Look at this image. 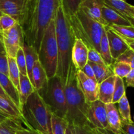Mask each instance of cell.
Returning a JSON list of instances; mask_svg holds the SVG:
<instances>
[{"label":"cell","mask_w":134,"mask_h":134,"mask_svg":"<svg viewBox=\"0 0 134 134\" xmlns=\"http://www.w3.org/2000/svg\"><path fill=\"white\" fill-rule=\"evenodd\" d=\"M65 134H75L74 126L72 124H68V126L65 131Z\"/></svg>","instance_id":"cell-47"},{"label":"cell","mask_w":134,"mask_h":134,"mask_svg":"<svg viewBox=\"0 0 134 134\" xmlns=\"http://www.w3.org/2000/svg\"><path fill=\"white\" fill-rule=\"evenodd\" d=\"M88 64L92 67L94 71L96 80L98 84H100L111 76L114 75L112 65H98L88 61Z\"/></svg>","instance_id":"cell-24"},{"label":"cell","mask_w":134,"mask_h":134,"mask_svg":"<svg viewBox=\"0 0 134 134\" xmlns=\"http://www.w3.org/2000/svg\"><path fill=\"white\" fill-rule=\"evenodd\" d=\"M22 124L25 125L23 118H7L0 122V134H17V132L24 127Z\"/></svg>","instance_id":"cell-19"},{"label":"cell","mask_w":134,"mask_h":134,"mask_svg":"<svg viewBox=\"0 0 134 134\" xmlns=\"http://www.w3.org/2000/svg\"><path fill=\"white\" fill-rule=\"evenodd\" d=\"M23 50L26 58L27 76L32 83V70L35 62L39 60L38 53L34 47L27 45L26 43H24Z\"/></svg>","instance_id":"cell-23"},{"label":"cell","mask_w":134,"mask_h":134,"mask_svg":"<svg viewBox=\"0 0 134 134\" xmlns=\"http://www.w3.org/2000/svg\"><path fill=\"white\" fill-rule=\"evenodd\" d=\"M54 22L58 53L56 76L65 82L71 63L72 49L75 37L62 3L56 11Z\"/></svg>","instance_id":"cell-2"},{"label":"cell","mask_w":134,"mask_h":134,"mask_svg":"<svg viewBox=\"0 0 134 134\" xmlns=\"http://www.w3.org/2000/svg\"><path fill=\"white\" fill-rule=\"evenodd\" d=\"M8 69L9 78L14 85L19 93L20 89V71L17 66L16 59L8 56Z\"/></svg>","instance_id":"cell-26"},{"label":"cell","mask_w":134,"mask_h":134,"mask_svg":"<svg viewBox=\"0 0 134 134\" xmlns=\"http://www.w3.org/2000/svg\"><path fill=\"white\" fill-rule=\"evenodd\" d=\"M102 17L108 26H132L126 18L105 5L102 7Z\"/></svg>","instance_id":"cell-17"},{"label":"cell","mask_w":134,"mask_h":134,"mask_svg":"<svg viewBox=\"0 0 134 134\" xmlns=\"http://www.w3.org/2000/svg\"><path fill=\"white\" fill-rule=\"evenodd\" d=\"M0 85L10 100L20 110V98L18 90L12 83L9 77L1 73H0Z\"/></svg>","instance_id":"cell-22"},{"label":"cell","mask_w":134,"mask_h":134,"mask_svg":"<svg viewBox=\"0 0 134 134\" xmlns=\"http://www.w3.org/2000/svg\"><path fill=\"white\" fill-rule=\"evenodd\" d=\"M116 76H111L99 84V96L98 100L105 104L112 103Z\"/></svg>","instance_id":"cell-16"},{"label":"cell","mask_w":134,"mask_h":134,"mask_svg":"<svg viewBox=\"0 0 134 134\" xmlns=\"http://www.w3.org/2000/svg\"><path fill=\"white\" fill-rule=\"evenodd\" d=\"M68 124L69 123L66 119L59 117L52 114L51 126H52V134H65V131L68 128Z\"/></svg>","instance_id":"cell-29"},{"label":"cell","mask_w":134,"mask_h":134,"mask_svg":"<svg viewBox=\"0 0 134 134\" xmlns=\"http://www.w3.org/2000/svg\"><path fill=\"white\" fill-rule=\"evenodd\" d=\"M57 10L53 0H37L31 6L24 7L18 23L22 27L24 43L38 52L46 29L54 19Z\"/></svg>","instance_id":"cell-1"},{"label":"cell","mask_w":134,"mask_h":134,"mask_svg":"<svg viewBox=\"0 0 134 134\" xmlns=\"http://www.w3.org/2000/svg\"><path fill=\"white\" fill-rule=\"evenodd\" d=\"M7 118H9V116H6V115H3V113H0V122L2 121H3V120H5V119H7Z\"/></svg>","instance_id":"cell-49"},{"label":"cell","mask_w":134,"mask_h":134,"mask_svg":"<svg viewBox=\"0 0 134 134\" xmlns=\"http://www.w3.org/2000/svg\"><path fill=\"white\" fill-rule=\"evenodd\" d=\"M123 38V39L124 40V41L126 43V44H128L129 48L130 49L134 51V39H128V38H126L124 37L121 36Z\"/></svg>","instance_id":"cell-46"},{"label":"cell","mask_w":134,"mask_h":134,"mask_svg":"<svg viewBox=\"0 0 134 134\" xmlns=\"http://www.w3.org/2000/svg\"><path fill=\"white\" fill-rule=\"evenodd\" d=\"M0 98H3V99H6V100H7L8 102H10V103H12V104H13V105H14V103H13V102H12V101L10 100V98H9V97L7 95L6 93L5 92V91H4V90H3V88L1 87V85H0Z\"/></svg>","instance_id":"cell-45"},{"label":"cell","mask_w":134,"mask_h":134,"mask_svg":"<svg viewBox=\"0 0 134 134\" xmlns=\"http://www.w3.org/2000/svg\"><path fill=\"white\" fill-rule=\"evenodd\" d=\"M123 1H126V0H123Z\"/></svg>","instance_id":"cell-52"},{"label":"cell","mask_w":134,"mask_h":134,"mask_svg":"<svg viewBox=\"0 0 134 134\" xmlns=\"http://www.w3.org/2000/svg\"><path fill=\"white\" fill-rule=\"evenodd\" d=\"M126 19L129 21L131 25L134 27V18H126Z\"/></svg>","instance_id":"cell-50"},{"label":"cell","mask_w":134,"mask_h":134,"mask_svg":"<svg viewBox=\"0 0 134 134\" xmlns=\"http://www.w3.org/2000/svg\"><path fill=\"white\" fill-rule=\"evenodd\" d=\"M2 14H3V13H1V12H0V16H1V15H2Z\"/></svg>","instance_id":"cell-51"},{"label":"cell","mask_w":134,"mask_h":134,"mask_svg":"<svg viewBox=\"0 0 134 134\" xmlns=\"http://www.w3.org/2000/svg\"><path fill=\"white\" fill-rule=\"evenodd\" d=\"M112 67L114 75L122 79L126 78L130 71L132 70L130 65L123 62L115 61Z\"/></svg>","instance_id":"cell-31"},{"label":"cell","mask_w":134,"mask_h":134,"mask_svg":"<svg viewBox=\"0 0 134 134\" xmlns=\"http://www.w3.org/2000/svg\"><path fill=\"white\" fill-rule=\"evenodd\" d=\"M88 61L94 63V64H98V65H106L102 58L100 53L94 48L88 49Z\"/></svg>","instance_id":"cell-38"},{"label":"cell","mask_w":134,"mask_h":134,"mask_svg":"<svg viewBox=\"0 0 134 134\" xmlns=\"http://www.w3.org/2000/svg\"><path fill=\"white\" fill-rule=\"evenodd\" d=\"M52 114L66 118L67 104L64 91V82L58 76L48 79L43 88L38 91Z\"/></svg>","instance_id":"cell-7"},{"label":"cell","mask_w":134,"mask_h":134,"mask_svg":"<svg viewBox=\"0 0 134 134\" xmlns=\"http://www.w3.org/2000/svg\"><path fill=\"white\" fill-rule=\"evenodd\" d=\"M115 32L117 33L120 36L126 38L134 39V27L132 26H116L111 25L109 26Z\"/></svg>","instance_id":"cell-34"},{"label":"cell","mask_w":134,"mask_h":134,"mask_svg":"<svg viewBox=\"0 0 134 134\" xmlns=\"http://www.w3.org/2000/svg\"><path fill=\"white\" fill-rule=\"evenodd\" d=\"M84 0H62L63 8L68 18L73 16L77 13L81 3Z\"/></svg>","instance_id":"cell-30"},{"label":"cell","mask_w":134,"mask_h":134,"mask_svg":"<svg viewBox=\"0 0 134 134\" xmlns=\"http://www.w3.org/2000/svg\"><path fill=\"white\" fill-rule=\"evenodd\" d=\"M124 94H126V91L123 79L116 76L112 103L114 104L118 103Z\"/></svg>","instance_id":"cell-32"},{"label":"cell","mask_w":134,"mask_h":134,"mask_svg":"<svg viewBox=\"0 0 134 134\" xmlns=\"http://www.w3.org/2000/svg\"><path fill=\"white\" fill-rule=\"evenodd\" d=\"M0 113L9 117L22 118L19 109L2 98H0Z\"/></svg>","instance_id":"cell-27"},{"label":"cell","mask_w":134,"mask_h":134,"mask_svg":"<svg viewBox=\"0 0 134 134\" xmlns=\"http://www.w3.org/2000/svg\"><path fill=\"white\" fill-rule=\"evenodd\" d=\"M17 134H42L41 132H38V131L35 130L30 129V128H27V127H23L21 128L18 132Z\"/></svg>","instance_id":"cell-44"},{"label":"cell","mask_w":134,"mask_h":134,"mask_svg":"<svg viewBox=\"0 0 134 134\" xmlns=\"http://www.w3.org/2000/svg\"><path fill=\"white\" fill-rule=\"evenodd\" d=\"M37 0H26V1H25L24 7L31 6V5H34V4H35V3L37 2Z\"/></svg>","instance_id":"cell-48"},{"label":"cell","mask_w":134,"mask_h":134,"mask_svg":"<svg viewBox=\"0 0 134 134\" xmlns=\"http://www.w3.org/2000/svg\"><path fill=\"white\" fill-rule=\"evenodd\" d=\"M92 134H115L109 128H92Z\"/></svg>","instance_id":"cell-42"},{"label":"cell","mask_w":134,"mask_h":134,"mask_svg":"<svg viewBox=\"0 0 134 134\" xmlns=\"http://www.w3.org/2000/svg\"><path fill=\"white\" fill-rule=\"evenodd\" d=\"M104 4L124 18H133L134 6L123 0H103Z\"/></svg>","instance_id":"cell-18"},{"label":"cell","mask_w":134,"mask_h":134,"mask_svg":"<svg viewBox=\"0 0 134 134\" xmlns=\"http://www.w3.org/2000/svg\"><path fill=\"white\" fill-rule=\"evenodd\" d=\"M105 30L109 41L111 57L115 61L130 48L123 38L111 27L109 26H105Z\"/></svg>","instance_id":"cell-11"},{"label":"cell","mask_w":134,"mask_h":134,"mask_svg":"<svg viewBox=\"0 0 134 134\" xmlns=\"http://www.w3.org/2000/svg\"><path fill=\"white\" fill-rule=\"evenodd\" d=\"M122 134H134V122H126L121 120Z\"/></svg>","instance_id":"cell-39"},{"label":"cell","mask_w":134,"mask_h":134,"mask_svg":"<svg viewBox=\"0 0 134 134\" xmlns=\"http://www.w3.org/2000/svg\"><path fill=\"white\" fill-rule=\"evenodd\" d=\"M119 103V113L121 118L122 121L126 122H132V120L131 118L130 106L129 102L126 94H124L121 99L118 102Z\"/></svg>","instance_id":"cell-28"},{"label":"cell","mask_w":134,"mask_h":134,"mask_svg":"<svg viewBox=\"0 0 134 134\" xmlns=\"http://www.w3.org/2000/svg\"><path fill=\"white\" fill-rule=\"evenodd\" d=\"M34 86L31 81H30L27 75H23L20 73V89H19V98H20V111H22V107L26 103L31 94L35 91ZM22 114V113H21Z\"/></svg>","instance_id":"cell-20"},{"label":"cell","mask_w":134,"mask_h":134,"mask_svg":"<svg viewBox=\"0 0 134 134\" xmlns=\"http://www.w3.org/2000/svg\"><path fill=\"white\" fill-rule=\"evenodd\" d=\"M76 73L77 69L71 62L64 82L67 104L65 119L69 124L73 126L90 125L87 120L89 103L86 102L83 94L79 88Z\"/></svg>","instance_id":"cell-3"},{"label":"cell","mask_w":134,"mask_h":134,"mask_svg":"<svg viewBox=\"0 0 134 134\" xmlns=\"http://www.w3.org/2000/svg\"><path fill=\"white\" fill-rule=\"evenodd\" d=\"M27 128L42 134H52L51 126L52 113L38 91L30 95L21 111Z\"/></svg>","instance_id":"cell-4"},{"label":"cell","mask_w":134,"mask_h":134,"mask_svg":"<svg viewBox=\"0 0 134 134\" xmlns=\"http://www.w3.org/2000/svg\"><path fill=\"white\" fill-rule=\"evenodd\" d=\"M0 73L9 77L8 56L1 37H0Z\"/></svg>","instance_id":"cell-33"},{"label":"cell","mask_w":134,"mask_h":134,"mask_svg":"<svg viewBox=\"0 0 134 134\" xmlns=\"http://www.w3.org/2000/svg\"><path fill=\"white\" fill-rule=\"evenodd\" d=\"M68 18L75 39H81L88 49L94 48L99 52L104 26L90 18L81 8L74 16Z\"/></svg>","instance_id":"cell-5"},{"label":"cell","mask_w":134,"mask_h":134,"mask_svg":"<svg viewBox=\"0 0 134 134\" xmlns=\"http://www.w3.org/2000/svg\"><path fill=\"white\" fill-rule=\"evenodd\" d=\"M133 18H134V15H133Z\"/></svg>","instance_id":"cell-53"},{"label":"cell","mask_w":134,"mask_h":134,"mask_svg":"<svg viewBox=\"0 0 134 134\" xmlns=\"http://www.w3.org/2000/svg\"><path fill=\"white\" fill-rule=\"evenodd\" d=\"M47 73L39 60L35 62L32 70V84L34 88L39 91L48 81Z\"/></svg>","instance_id":"cell-21"},{"label":"cell","mask_w":134,"mask_h":134,"mask_svg":"<svg viewBox=\"0 0 134 134\" xmlns=\"http://www.w3.org/2000/svg\"><path fill=\"white\" fill-rule=\"evenodd\" d=\"M39 61L45 70L48 79L56 75L58 65V47L54 19L46 29L38 51Z\"/></svg>","instance_id":"cell-6"},{"label":"cell","mask_w":134,"mask_h":134,"mask_svg":"<svg viewBox=\"0 0 134 134\" xmlns=\"http://www.w3.org/2000/svg\"><path fill=\"white\" fill-rule=\"evenodd\" d=\"M88 48L79 39H75L71 53V62L75 68L81 70L88 62Z\"/></svg>","instance_id":"cell-13"},{"label":"cell","mask_w":134,"mask_h":134,"mask_svg":"<svg viewBox=\"0 0 134 134\" xmlns=\"http://www.w3.org/2000/svg\"><path fill=\"white\" fill-rule=\"evenodd\" d=\"M92 128L90 125L74 126L75 134H92Z\"/></svg>","instance_id":"cell-40"},{"label":"cell","mask_w":134,"mask_h":134,"mask_svg":"<svg viewBox=\"0 0 134 134\" xmlns=\"http://www.w3.org/2000/svg\"><path fill=\"white\" fill-rule=\"evenodd\" d=\"M16 20L7 14H3L0 16V34L11 28L17 23Z\"/></svg>","instance_id":"cell-36"},{"label":"cell","mask_w":134,"mask_h":134,"mask_svg":"<svg viewBox=\"0 0 134 134\" xmlns=\"http://www.w3.org/2000/svg\"><path fill=\"white\" fill-rule=\"evenodd\" d=\"M9 57L15 58L18 51L23 47L24 36L22 27L18 22L9 30L0 34Z\"/></svg>","instance_id":"cell-8"},{"label":"cell","mask_w":134,"mask_h":134,"mask_svg":"<svg viewBox=\"0 0 134 134\" xmlns=\"http://www.w3.org/2000/svg\"><path fill=\"white\" fill-rule=\"evenodd\" d=\"M26 0H0V12L13 17L17 22L23 13Z\"/></svg>","instance_id":"cell-14"},{"label":"cell","mask_w":134,"mask_h":134,"mask_svg":"<svg viewBox=\"0 0 134 134\" xmlns=\"http://www.w3.org/2000/svg\"><path fill=\"white\" fill-rule=\"evenodd\" d=\"M104 5L103 0H84L81 3L80 8L90 18L105 27L108 25L102 17V9Z\"/></svg>","instance_id":"cell-12"},{"label":"cell","mask_w":134,"mask_h":134,"mask_svg":"<svg viewBox=\"0 0 134 134\" xmlns=\"http://www.w3.org/2000/svg\"><path fill=\"white\" fill-rule=\"evenodd\" d=\"M16 62L18 66L20 73L23 75H27V69H26V58H25L24 52L23 47H21L18 51L16 56Z\"/></svg>","instance_id":"cell-35"},{"label":"cell","mask_w":134,"mask_h":134,"mask_svg":"<svg viewBox=\"0 0 134 134\" xmlns=\"http://www.w3.org/2000/svg\"><path fill=\"white\" fill-rule=\"evenodd\" d=\"M99 53H100L105 64L107 65H108V66L112 65L113 63L115 62V60L111 57L109 41L108 39H107V35H106L105 27L102 38H101L100 44H99Z\"/></svg>","instance_id":"cell-25"},{"label":"cell","mask_w":134,"mask_h":134,"mask_svg":"<svg viewBox=\"0 0 134 134\" xmlns=\"http://www.w3.org/2000/svg\"><path fill=\"white\" fill-rule=\"evenodd\" d=\"M115 61L127 63L130 65L132 69H134V51L129 48L121 56H119Z\"/></svg>","instance_id":"cell-37"},{"label":"cell","mask_w":134,"mask_h":134,"mask_svg":"<svg viewBox=\"0 0 134 134\" xmlns=\"http://www.w3.org/2000/svg\"><path fill=\"white\" fill-rule=\"evenodd\" d=\"M125 79L127 86L134 88V69H132Z\"/></svg>","instance_id":"cell-43"},{"label":"cell","mask_w":134,"mask_h":134,"mask_svg":"<svg viewBox=\"0 0 134 134\" xmlns=\"http://www.w3.org/2000/svg\"><path fill=\"white\" fill-rule=\"evenodd\" d=\"M82 72L86 75L87 77H90V78L92 79L96 80L95 78V75H94V71H93L92 68V67L89 65L88 64H86V65L82 68V69H81Z\"/></svg>","instance_id":"cell-41"},{"label":"cell","mask_w":134,"mask_h":134,"mask_svg":"<svg viewBox=\"0 0 134 134\" xmlns=\"http://www.w3.org/2000/svg\"><path fill=\"white\" fill-rule=\"evenodd\" d=\"M77 82L79 88L88 103L98 100L99 84L96 80L87 77L81 70L77 69Z\"/></svg>","instance_id":"cell-9"},{"label":"cell","mask_w":134,"mask_h":134,"mask_svg":"<svg viewBox=\"0 0 134 134\" xmlns=\"http://www.w3.org/2000/svg\"><path fill=\"white\" fill-rule=\"evenodd\" d=\"M87 120L93 128H107L106 104L99 100L89 103L87 112Z\"/></svg>","instance_id":"cell-10"},{"label":"cell","mask_w":134,"mask_h":134,"mask_svg":"<svg viewBox=\"0 0 134 134\" xmlns=\"http://www.w3.org/2000/svg\"><path fill=\"white\" fill-rule=\"evenodd\" d=\"M107 120L108 123L107 128L115 134H122L121 118L119 111L114 103L106 104Z\"/></svg>","instance_id":"cell-15"}]
</instances>
